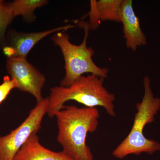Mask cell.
Listing matches in <instances>:
<instances>
[{"label": "cell", "instance_id": "obj_4", "mask_svg": "<svg viewBox=\"0 0 160 160\" xmlns=\"http://www.w3.org/2000/svg\"><path fill=\"white\" fill-rule=\"evenodd\" d=\"M80 26L84 29V39L79 45L72 44L69 41V35L64 32H59L51 38L52 42L58 46L62 53L66 74L61 81V86L68 87L77 79L86 73L96 75L103 78L108 77L109 69L101 68L92 59L94 50L87 46L89 36V26L86 22H81Z\"/></svg>", "mask_w": 160, "mask_h": 160}, {"label": "cell", "instance_id": "obj_13", "mask_svg": "<svg viewBox=\"0 0 160 160\" xmlns=\"http://www.w3.org/2000/svg\"><path fill=\"white\" fill-rule=\"evenodd\" d=\"M18 85L14 79L6 76L3 78V82L0 85V104L4 101L12 89H18Z\"/></svg>", "mask_w": 160, "mask_h": 160}, {"label": "cell", "instance_id": "obj_11", "mask_svg": "<svg viewBox=\"0 0 160 160\" xmlns=\"http://www.w3.org/2000/svg\"><path fill=\"white\" fill-rule=\"evenodd\" d=\"M48 2L46 0H16L9 5L15 17L22 15L25 18H30L35 9L45 6Z\"/></svg>", "mask_w": 160, "mask_h": 160}, {"label": "cell", "instance_id": "obj_2", "mask_svg": "<svg viewBox=\"0 0 160 160\" xmlns=\"http://www.w3.org/2000/svg\"><path fill=\"white\" fill-rule=\"evenodd\" d=\"M105 78L90 74L81 76L68 87L56 86L50 89L47 114L50 118L63 109L70 100L86 107H102L112 117L116 115L113 103L115 96L104 86Z\"/></svg>", "mask_w": 160, "mask_h": 160}, {"label": "cell", "instance_id": "obj_10", "mask_svg": "<svg viewBox=\"0 0 160 160\" xmlns=\"http://www.w3.org/2000/svg\"><path fill=\"white\" fill-rule=\"evenodd\" d=\"M123 0H91L90 9L87 14L89 18V29L95 30L100 21L121 22V7Z\"/></svg>", "mask_w": 160, "mask_h": 160}, {"label": "cell", "instance_id": "obj_5", "mask_svg": "<svg viewBox=\"0 0 160 160\" xmlns=\"http://www.w3.org/2000/svg\"><path fill=\"white\" fill-rule=\"evenodd\" d=\"M49 99L44 98L29 112L22 123L6 136H0V160H13L21 147L29 138L41 129L44 116L47 113Z\"/></svg>", "mask_w": 160, "mask_h": 160}, {"label": "cell", "instance_id": "obj_1", "mask_svg": "<svg viewBox=\"0 0 160 160\" xmlns=\"http://www.w3.org/2000/svg\"><path fill=\"white\" fill-rule=\"evenodd\" d=\"M58 127L57 140L73 160H93L86 144L88 132L96 131L99 112L96 108L65 106L55 116Z\"/></svg>", "mask_w": 160, "mask_h": 160}, {"label": "cell", "instance_id": "obj_9", "mask_svg": "<svg viewBox=\"0 0 160 160\" xmlns=\"http://www.w3.org/2000/svg\"><path fill=\"white\" fill-rule=\"evenodd\" d=\"M13 160H73L63 151L54 152L40 143L37 133L32 134L17 152Z\"/></svg>", "mask_w": 160, "mask_h": 160}, {"label": "cell", "instance_id": "obj_7", "mask_svg": "<svg viewBox=\"0 0 160 160\" xmlns=\"http://www.w3.org/2000/svg\"><path fill=\"white\" fill-rule=\"evenodd\" d=\"M73 27L68 25L57 28L31 33L13 32L10 35L9 46L3 49V52L8 58H12L26 59V57L33 46L44 38L59 32H64Z\"/></svg>", "mask_w": 160, "mask_h": 160}, {"label": "cell", "instance_id": "obj_8", "mask_svg": "<svg viewBox=\"0 0 160 160\" xmlns=\"http://www.w3.org/2000/svg\"><path fill=\"white\" fill-rule=\"evenodd\" d=\"M132 0H123L121 22L122 23L124 39L128 49L136 51L138 47L147 44V38L141 29L140 20L135 13Z\"/></svg>", "mask_w": 160, "mask_h": 160}, {"label": "cell", "instance_id": "obj_12", "mask_svg": "<svg viewBox=\"0 0 160 160\" xmlns=\"http://www.w3.org/2000/svg\"><path fill=\"white\" fill-rule=\"evenodd\" d=\"M15 17L9 4L0 1V44L4 42L7 27Z\"/></svg>", "mask_w": 160, "mask_h": 160}, {"label": "cell", "instance_id": "obj_6", "mask_svg": "<svg viewBox=\"0 0 160 160\" xmlns=\"http://www.w3.org/2000/svg\"><path fill=\"white\" fill-rule=\"evenodd\" d=\"M6 69L11 78L16 81L18 89L33 96L37 102L43 99L42 89L46 78L26 59L9 58Z\"/></svg>", "mask_w": 160, "mask_h": 160}, {"label": "cell", "instance_id": "obj_3", "mask_svg": "<svg viewBox=\"0 0 160 160\" xmlns=\"http://www.w3.org/2000/svg\"><path fill=\"white\" fill-rule=\"evenodd\" d=\"M144 93L141 102L136 105L137 112L135 115L133 125L129 134L112 152L117 158L122 159L130 154L138 155L143 152L152 154L160 150V144L147 139L143 133L147 124L153 122L160 109V98L152 92L151 80L148 76L143 78Z\"/></svg>", "mask_w": 160, "mask_h": 160}]
</instances>
